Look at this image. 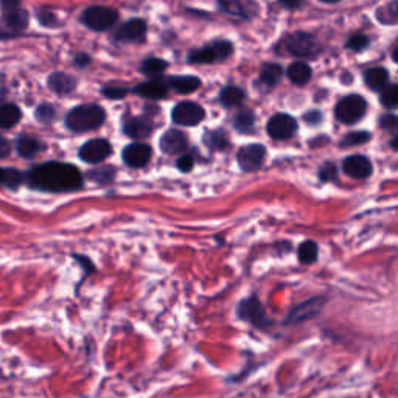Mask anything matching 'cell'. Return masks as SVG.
<instances>
[{"label": "cell", "mask_w": 398, "mask_h": 398, "mask_svg": "<svg viewBox=\"0 0 398 398\" xmlns=\"http://www.w3.org/2000/svg\"><path fill=\"white\" fill-rule=\"evenodd\" d=\"M110 154H113V147L105 139H93L84 143L81 149H79V157L89 164H100L106 161Z\"/></svg>", "instance_id": "9c48e42d"}, {"label": "cell", "mask_w": 398, "mask_h": 398, "mask_svg": "<svg viewBox=\"0 0 398 398\" xmlns=\"http://www.w3.org/2000/svg\"><path fill=\"white\" fill-rule=\"evenodd\" d=\"M76 81L67 74H61L57 72L49 78V87L57 93H69L75 89Z\"/></svg>", "instance_id": "7402d4cb"}, {"label": "cell", "mask_w": 398, "mask_h": 398, "mask_svg": "<svg viewBox=\"0 0 398 398\" xmlns=\"http://www.w3.org/2000/svg\"><path fill=\"white\" fill-rule=\"evenodd\" d=\"M16 147H18V153L22 157H35L38 153H41L44 149V145L38 139L31 137V135H21L18 139V143H16Z\"/></svg>", "instance_id": "44dd1931"}, {"label": "cell", "mask_w": 398, "mask_h": 398, "mask_svg": "<svg viewBox=\"0 0 398 398\" xmlns=\"http://www.w3.org/2000/svg\"><path fill=\"white\" fill-rule=\"evenodd\" d=\"M27 182L30 187L44 192H74L83 186V176L75 165L49 162L30 170Z\"/></svg>", "instance_id": "6da1fadb"}, {"label": "cell", "mask_w": 398, "mask_h": 398, "mask_svg": "<svg viewBox=\"0 0 398 398\" xmlns=\"http://www.w3.org/2000/svg\"><path fill=\"white\" fill-rule=\"evenodd\" d=\"M377 18L383 23H397L398 22V2L387 4L386 6L380 8Z\"/></svg>", "instance_id": "d6a6232c"}, {"label": "cell", "mask_w": 398, "mask_h": 398, "mask_svg": "<svg viewBox=\"0 0 398 398\" xmlns=\"http://www.w3.org/2000/svg\"><path fill=\"white\" fill-rule=\"evenodd\" d=\"M266 149L263 145H248L238 151V164L243 171H257L265 162Z\"/></svg>", "instance_id": "30bf717a"}, {"label": "cell", "mask_w": 398, "mask_h": 398, "mask_svg": "<svg viewBox=\"0 0 398 398\" xmlns=\"http://www.w3.org/2000/svg\"><path fill=\"white\" fill-rule=\"evenodd\" d=\"M118 21V13L106 6H91L83 13V22L95 31L109 30Z\"/></svg>", "instance_id": "8992f818"}, {"label": "cell", "mask_w": 398, "mask_h": 398, "mask_svg": "<svg viewBox=\"0 0 398 398\" xmlns=\"http://www.w3.org/2000/svg\"><path fill=\"white\" fill-rule=\"evenodd\" d=\"M392 58H394V61H395V62H398V47H397V49L394 50V53H392Z\"/></svg>", "instance_id": "681fc988"}, {"label": "cell", "mask_w": 398, "mask_h": 398, "mask_svg": "<svg viewBox=\"0 0 398 398\" xmlns=\"http://www.w3.org/2000/svg\"><path fill=\"white\" fill-rule=\"evenodd\" d=\"M166 67H169V62H166V61L159 59V58H148V59L143 61L142 72L145 75L154 76V75H161L162 72L166 70Z\"/></svg>", "instance_id": "1f68e13d"}, {"label": "cell", "mask_w": 398, "mask_h": 398, "mask_svg": "<svg viewBox=\"0 0 398 398\" xmlns=\"http://www.w3.org/2000/svg\"><path fill=\"white\" fill-rule=\"evenodd\" d=\"M364 79L365 84H368L372 91H383L386 89V84L389 81V74L385 67H373L368 70Z\"/></svg>", "instance_id": "603a6c76"}, {"label": "cell", "mask_w": 398, "mask_h": 398, "mask_svg": "<svg viewBox=\"0 0 398 398\" xmlns=\"http://www.w3.org/2000/svg\"><path fill=\"white\" fill-rule=\"evenodd\" d=\"M89 57L87 55H76V58H75V64L79 66V67H86L87 64H89Z\"/></svg>", "instance_id": "7dc6e473"}, {"label": "cell", "mask_w": 398, "mask_h": 398, "mask_svg": "<svg viewBox=\"0 0 398 398\" xmlns=\"http://www.w3.org/2000/svg\"><path fill=\"white\" fill-rule=\"evenodd\" d=\"M338 176V170L336 166H334L331 162L324 164L319 170V178L322 181H334Z\"/></svg>", "instance_id": "ab89813d"}, {"label": "cell", "mask_w": 398, "mask_h": 398, "mask_svg": "<svg viewBox=\"0 0 398 398\" xmlns=\"http://www.w3.org/2000/svg\"><path fill=\"white\" fill-rule=\"evenodd\" d=\"M39 21H41L44 27H55L58 22L57 16H55V13H52V11H44L39 14Z\"/></svg>", "instance_id": "ee69618b"}, {"label": "cell", "mask_w": 398, "mask_h": 398, "mask_svg": "<svg viewBox=\"0 0 398 398\" xmlns=\"http://www.w3.org/2000/svg\"><path fill=\"white\" fill-rule=\"evenodd\" d=\"M220 6L221 10H224L227 14L240 16V18H246V19L252 14L249 11V8H254L252 4H241V2H221Z\"/></svg>", "instance_id": "4dcf8cb0"}, {"label": "cell", "mask_w": 398, "mask_h": 398, "mask_svg": "<svg viewBox=\"0 0 398 398\" xmlns=\"http://www.w3.org/2000/svg\"><path fill=\"white\" fill-rule=\"evenodd\" d=\"M312 67H309L307 62H292V64L288 67V78L294 84H305L312 79Z\"/></svg>", "instance_id": "d4e9b609"}, {"label": "cell", "mask_w": 398, "mask_h": 398, "mask_svg": "<svg viewBox=\"0 0 398 398\" xmlns=\"http://www.w3.org/2000/svg\"><path fill=\"white\" fill-rule=\"evenodd\" d=\"M125 132L134 139H145L153 132V125L147 118H131L125 125Z\"/></svg>", "instance_id": "d6986e66"}, {"label": "cell", "mask_w": 398, "mask_h": 398, "mask_svg": "<svg viewBox=\"0 0 398 398\" xmlns=\"http://www.w3.org/2000/svg\"><path fill=\"white\" fill-rule=\"evenodd\" d=\"M22 182V174L16 170L0 169V184L8 187H18Z\"/></svg>", "instance_id": "e575fe53"}, {"label": "cell", "mask_w": 398, "mask_h": 398, "mask_svg": "<svg viewBox=\"0 0 398 398\" xmlns=\"http://www.w3.org/2000/svg\"><path fill=\"white\" fill-rule=\"evenodd\" d=\"M103 93L106 95V97L109 98H113V100H118V98H122L125 97L126 93H128V91L123 89V87H106L105 91H103Z\"/></svg>", "instance_id": "7bdbcfd3"}, {"label": "cell", "mask_w": 398, "mask_h": 398, "mask_svg": "<svg viewBox=\"0 0 398 398\" xmlns=\"http://www.w3.org/2000/svg\"><path fill=\"white\" fill-rule=\"evenodd\" d=\"M238 316L241 317L243 321L249 322L251 325L257 329L265 330L271 325L269 317L265 312V308L261 307L260 300L257 297H249L243 300L240 307H238Z\"/></svg>", "instance_id": "52a82bcc"}, {"label": "cell", "mask_w": 398, "mask_h": 398, "mask_svg": "<svg viewBox=\"0 0 398 398\" xmlns=\"http://www.w3.org/2000/svg\"><path fill=\"white\" fill-rule=\"evenodd\" d=\"M4 22L6 28L13 30V33H16V31H22L28 25V13L23 10H18V8H13V10L5 11Z\"/></svg>", "instance_id": "ffe728a7"}, {"label": "cell", "mask_w": 398, "mask_h": 398, "mask_svg": "<svg viewBox=\"0 0 398 398\" xmlns=\"http://www.w3.org/2000/svg\"><path fill=\"white\" fill-rule=\"evenodd\" d=\"M297 131V122L288 114H277L268 122V134L275 140H286Z\"/></svg>", "instance_id": "8fae6325"}, {"label": "cell", "mask_w": 398, "mask_h": 398, "mask_svg": "<svg viewBox=\"0 0 398 398\" xmlns=\"http://www.w3.org/2000/svg\"><path fill=\"white\" fill-rule=\"evenodd\" d=\"M244 97H246L244 91H241L240 87H237V86H227L220 92L221 105H224L227 108L240 105V103H243Z\"/></svg>", "instance_id": "484cf974"}, {"label": "cell", "mask_w": 398, "mask_h": 398, "mask_svg": "<svg viewBox=\"0 0 398 398\" xmlns=\"http://www.w3.org/2000/svg\"><path fill=\"white\" fill-rule=\"evenodd\" d=\"M381 103L385 108H398V84H392L381 92Z\"/></svg>", "instance_id": "836d02e7"}, {"label": "cell", "mask_w": 398, "mask_h": 398, "mask_svg": "<svg viewBox=\"0 0 398 398\" xmlns=\"http://www.w3.org/2000/svg\"><path fill=\"white\" fill-rule=\"evenodd\" d=\"M36 118L42 123H50L55 118V109L50 105H41L36 109Z\"/></svg>", "instance_id": "f35d334b"}, {"label": "cell", "mask_w": 398, "mask_h": 398, "mask_svg": "<svg viewBox=\"0 0 398 398\" xmlns=\"http://www.w3.org/2000/svg\"><path fill=\"white\" fill-rule=\"evenodd\" d=\"M391 145H392V147H394V148H395V149L398 151V135H397V137H394V139H392Z\"/></svg>", "instance_id": "c3c4849f"}, {"label": "cell", "mask_w": 398, "mask_h": 398, "mask_svg": "<svg viewBox=\"0 0 398 398\" xmlns=\"http://www.w3.org/2000/svg\"><path fill=\"white\" fill-rule=\"evenodd\" d=\"M234 128L243 134L254 132V130H256V117L251 113H240L234 118Z\"/></svg>", "instance_id": "83f0119b"}, {"label": "cell", "mask_w": 398, "mask_h": 398, "mask_svg": "<svg viewBox=\"0 0 398 398\" xmlns=\"http://www.w3.org/2000/svg\"><path fill=\"white\" fill-rule=\"evenodd\" d=\"M173 122L182 126H196L204 120V109L193 101H182L173 109Z\"/></svg>", "instance_id": "ba28073f"}, {"label": "cell", "mask_w": 398, "mask_h": 398, "mask_svg": "<svg viewBox=\"0 0 398 398\" xmlns=\"http://www.w3.org/2000/svg\"><path fill=\"white\" fill-rule=\"evenodd\" d=\"M368 110V103L361 95H347L336 106V118L346 125L360 122Z\"/></svg>", "instance_id": "277c9868"}, {"label": "cell", "mask_w": 398, "mask_h": 398, "mask_svg": "<svg viewBox=\"0 0 398 398\" xmlns=\"http://www.w3.org/2000/svg\"><path fill=\"white\" fill-rule=\"evenodd\" d=\"M204 143L212 149H224L229 145V140L224 131L217 130L204 134Z\"/></svg>", "instance_id": "4316f807"}, {"label": "cell", "mask_w": 398, "mask_h": 398, "mask_svg": "<svg viewBox=\"0 0 398 398\" xmlns=\"http://www.w3.org/2000/svg\"><path fill=\"white\" fill-rule=\"evenodd\" d=\"M21 117V109L16 105H11V103L0 105V128H13L14 125L19 123Z\"/></svg>", "instance_id": "cb8c5ba5"}, {"label": "cell", "mask_w": 398, "mask_h": 398, "mask_svg": "<svg viewBox=\"0 0 398 398\" xmlns=\"http://www.w3.org/2000/svg\"><path fill=\"white\" fill-rule=\"evenodd\" d=\"M188 145L187 135L178 130L166 131L161 139V149L165 154H179Z\"/></svg>", "instance_id": "2e32d148"}, {"label": "cell", "mask_w": 398, "mask_h": 398, "mask_svg": "<svg viewBox=\"0 0 398 398\" xmlns=\"http://www.w3.org/2000/svg\"><path fill=\"white\" fill-rule=\"evenodd\" d=\"M193 165H195V159L192 154H184V156H181V159L178 161V169L181 171H190L193 169Z\"/></svg>", "instance_id": "b9f144b4"}, {"label": "cell", "mask_w": 398, "mask_h": 398, "mask_svg": "<svg viewBox=\"0 0 398 398\" xmlns=\"http://www.w3.org/2000/svg\"><path fill=\"white\" fill-rule=\"evenodd\" d=\"M285 49L288 50L292 57L314 58L317 57V53H319V44H317L313 35L297 31V33H292L291 36L286 38Z\"/></svg>", "instance_id": "5b68a950"}, {"label": "cell", "mask_w": 398, "mask_h": 398, "mask_svg": "<svg viewBox=\"0 0 398 398\" xmlns=\"http://www.w3.org/2000/svg\"><path fill=\"white\" fill-rule=\"evenodd\" d=\"M234 52V47L229 41H213L188 53L187 61L190 64H213V62L226 61Z\"/></svg>", "instance_id": "3957f363"}, {"label": "cell", "mask_w": 398, "mask_h": 398, "mask_svg": "<svg viewBox=\"0 0 398 398\" xmlns=\"http://www.w3.org/2000/svg\"><path fill=\"white\" fill-rule=\"evenodd\" d=\"M380 125L383 126L386 131L394 132L395 137L398 135V117H395V115H385L383 118H381Z\"/></svg>", "instance_id": "60d3db41"}, {"label": "cell", "mask_w": 398, "mask_h": 398, "mask_svg": "<svg viewBox=\"0 0 398 398\" xmlns=\"http://www.w3.org/2000/svg\"><path fill=\"white\" fill-rule=\"evenodd\" d=\"M282 78V67L278 64H266L261 69L260 79L261 83H265L266 86H275Z\"/></svg>", "instance_id": "f1b7e54d"}, {"label": "cell", "mask_w": 398, "mask_h": 398, "mask_svg": "<svg viewBox=\"0 0 398 398\" xmlns=\"http://www.w3.org/2000/svg\"><path fill=\"white\" fill-rule=\"evenodd\" d=\"M317 244L314 241H305L299 246V251H297V256L299 260L302 263H307V265H312L313 261H316L317 258Z\"/></svg>", "instance_id": "f546056e"}, {"label": "cell", "mask_w": 398, "mask_h": 398, "mask_svg": "<svg viewBox=\"0 0 398 398\" xmlns=\"http://www.w3.org/2000/svg\"><path fill=\"white\" fill-rule=\"evenodd\" d=\"M322 120V115L319 110H309V113L305 115V122H308L309 125H316Z\"/></svg>", "instance_id": "f6af8a7d"}, {"label": "cell", "mask_w": 398, "mask_h": 398, "mask_svg": "<svg viewBox=\"0 0 398 398\" xmlns=\"http://www.w3.org/2000/svg\"><path fill=\"white\" fill-rule=\"evenodd\" d=\"M147 35V23L142 19H132L128 21L117 30L115 39L122 42H137L142 41Z\"/></svg>", "instance_id": "9a60e30c"}, {"label": "cell", "mask_w": 398, "mask_h": 398, "mask_svg": "<svg viewBox=\"0 0 398 398\" xmlns=\"http://www.w3.org/2000/svg\"><path fill=\"white\" fill-rule=\"evenodd\" d=\"M342 170H344V173L348 174L350 178L365 179L372 174V164L365 156L356 154L346 159L344 164H342Z\"/></svg>", "instance_id": "5bb4252c"}, {"label": "cell", "mask_w": 398, "mask_h": 398, "mask_svg": "<svg viewBox=\"0 0 398 398\" xmlns=\"http://www.w3.org/2000/svg\"><path fill=\"white\" fill-rule=\"evenodd\" d=\"M325 304V300L321 297H314L312 300L305 302V304L299 305L297 308H294L292 312L290 313L288 319H286V325H291V324H300L304 321L312 319V317L317 316L321 313V309Z\"/></svg>", "instance_id": "7c38bea8"}, {"label": "cell", "mask_w": 398, "mask_h": 398, "mask_svg": "<svg viewBox=\"0 0 398 398\" xmlns=\"http://www.w3.org/2000/svg\"><path fill=\"white\" fill-rule=\"evenodd\" d=\"M166 91H169V86H166V83L161 81V79H153V81L142 83L134 89L135 93H139L142 97L149 100L164 98L166 95Z\"/></svg>", "instance_id": "ac0fdd59"}, {"label": "cell", "mask_w": 398, "mask_h": 398, "mask_svg": "<svg viewBox=\"0 0 398 398\" xmlns=\"http://www.w3.org/2000/svg\"><path fill=\"white\" fill-rule=\"evenodd\" d=\"M370 134L364 132V131H358V132H350L347 134L344 140H342V147H353V145H361V143L369 142Z\"/></svg>", "instance_id": "d590c367"}, {"label": "cell", "mask_w": 398, "mask_h": 398, "mask_svg": "<svg viewBox=\"0 0 398 398\" xmlns=\"http://www.w3.org/2000/svg\"><path fill=\"white\" fill-rule=\"evenodd\" d=\"M151 156H153V151L145 143H132V145H128L123 151L125 164L132 166V169L145 166L149 162Z\"/></svg>", "instance_id": "4fadbf2b"}, {"label": "cell", "mask_w": 398, "mask_h": 398, "mask_svg": "<svg viewBox=\"0 0 398 398\" xmlns=\"http://www.w3.org/2000/svg\"><path fill=\"white\" fill-rule=\"evenodd\" d=\"M166 86L179 93H192L199 89V86H201V79L192 76V75H176V76H170L169 79H166Z\"/></svg>", "instance_id": "e0dca14e"}, {"label": "cell", "mask_w": 398, "mask_h": 398, "mask_svg": "<svg viewBox=\"0 0 398 398\" xmlns=\"http://www.w3.org/2000/svg\"><path fill=\"white\" fill-rule=\"evenodd\" d=\"M106 113L105 109L97 105H81L74 108L66 117L67 128L75 132H84L97 130L105 123Z\"/></svg>", "instance_id": "7a4b0ae2"}, {"label": "cell", "mask_w": 398, "mask_h": 398, "mask_svg": "<svg viewBox=\"0 0 398 398\" xmlns=\"http://www.w3.org/2000/svg\"><path fill=\"white\" fill-rule=\"evenodd\" d=\"M89 178L93 179L95 182H100V184H106V182H110L114 179V169L105 166V169L93 170L89 173Z\"/></svg>", "instance_id": "8d00e7d4"}, {"label": "cell", "mask_w": 398, "mask_h": 398, "mask_svg": "<svg viewBox=\"0 0 398 398\" xmlns=\"http://www.w3.org/2000/svg\"><path fill=\"white\" fill-rule=\"evenodd\" d=\"M368 45H369V38L364 36V35H360V33L353 35L347 42L348 49L353 50V52H363Z\"/></svg>", "instance_id": "74e56055"}, {"label": "cell", "mask_w": 398, "mask_h": 398, "mask_svg": "<svg viewBox=\"0 0 398 398\" xmlns=\"http://www.w3.org/2000/svg\"><path fill=\"white\" fill-rule=\"evenodd\" d=\"M11 153V145H10V142H8L6 139L4 137H0V159H4L6 157L8 154Z\"/></svg>", "instance_id": "bcb514c9"}]
</instances>
